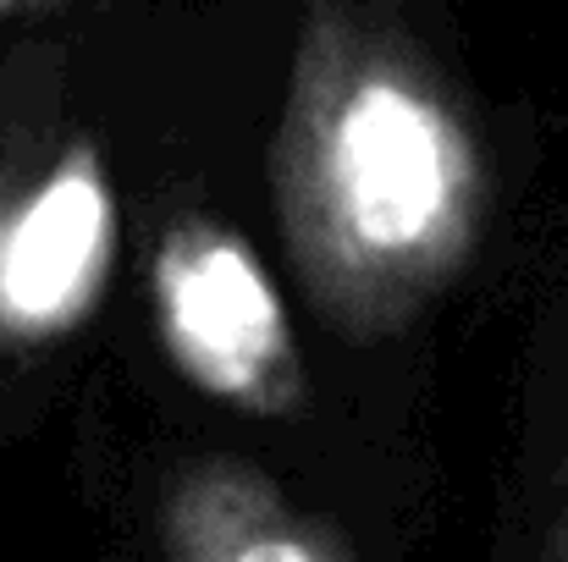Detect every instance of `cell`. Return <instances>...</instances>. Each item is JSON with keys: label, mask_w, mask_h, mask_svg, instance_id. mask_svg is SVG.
I'll list each match as a JSON object with an SVG mask.
<instances>
[{"label": "cell", "mask_w": 568, "mask_h": 562, "mask_svg": "<svg viewBox=\"0 0 568 562\" xmlns=\"http://www.w3.org/2000/svg\"><path fill=\"white\" fill-rule=\"evenodd\" d=\"M293 270L348 343H386L480 248L486 155L436 67L371 11L310 0L271 144Z\"/></svg>", "instance_id": "1"}, {"label": "cell", "mask_w": 568, "mask_h": 562, "mask_svg": "<svg viewBox=\"0 0 568 562\" xmlns=\"http://www.w3.org/2000/svg\"><path fill=\"white\" fill-rule=\"evenodd\" d=\"M161 343L178 375L215 402L282 419L304 397L287 304L260 254L210 215H178L150 265Z\"/></svg>", "instance_id": "2"}, {"label": "cell", "mask_w": 568, "mask_h": 562, "mask_svg": "<svg viewBox=\"0 0 568 562\" xmlns=\"http://www.w3.org/2000/svg\"><path fill=\"white\" fill-rule=\"evenodd\" d=\"M161 541L183 562H343L348 541L298 513L276 480L248 463H193L172 480Z\"/></svg>", "instance_id": "3"}, {"label": "cell", "mask_w": 568, "mask_h": 562, "mask_svg": "<svg viewBox=\"0 0 568 562\" xmlns=\"http://www.w3.org/2000/svg\"><path fill=\"white\" fill-rule=\"evenodd\" d=\"M55 144L50 122H39L28 100L0 83V348H33L22 309V210Z\"/></svg>", "instance_id": "4"}, {"label": "cell", "mask_w": 568, "mask_h": 562, "mask_svg": "<svg viewBox=\"0 0 568 562\" xmlns=\"http://www.w3.org/2000/svg\"><path fill=\"white\" fill-rule=\"evenodd\" d=\"M55 6H67V0H0V22L28 17V11H55Z\"/></svg>", "instance_id": "5"}]
</instances>
